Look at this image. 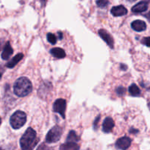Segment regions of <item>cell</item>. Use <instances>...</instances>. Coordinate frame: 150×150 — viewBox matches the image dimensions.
Returning a JSON list of instances; mask_svg holds the SVG:
<instances>
[{"label": "cell", "mask_w": 150, "mask_h": 150, "mask_svg": "<svg viewBox=\"0 0 150 150\" xmlns=\"http://www.w3.org/2000/svg\"><path fill=\"white\" fill-rule=\"evenodd\" d=\"M37 150H53V149H51V148H50L49 146H46L45 144H41L38 149H37Z\"/></svg>", "instance_id": "44dd1931"}, {"label": "cell", "mask_w": 150, "mask_h": 150, "mask_svg": "<svg viewBox=\"0 0 150 150\" xmlns=\"http://www.w3.org/2000/svg\"><path fill=\"white\" fill-rule=\"evenodd\" d=\"M62 133H63V130L60 126H54L47 133L46 136V142L49 144L56 143L60 139Z\"/></svg>", "instance_id": "277c9868"}, {"label": "cell", "mask_w": 150, "mask_h": 150, "mask_svg": "<svg viewBox=\"0 0 150 150\" xmlns=\"http://www.w3.org/2000/svg\"><path fill=\"white\" fill-rule=\"evenodd\" d=\"M13 49L12 48L11 45H10V42H7L5 44L3 49L2 53H1V58L4 60H7L10 57V56L13 54Z\"/></svg>", "instance_id": "7c38bea8"}, {"label": "cell", "mask_w": 150, "mask_h": 150, "mask_svg": "<svg viewBox=\"0 0 150 150\" xmlns=\"http://www.w3.org/2000/svg\"><path fill=\"white\" fill-rule=\"evenodd\" d=\"M1 118H0V125H1Z\"/></svg>", "instance_id": "4dcf8cb0"}, {"label": "cell", "mask_w": 150, "mask_h": 150, "mask_svg": "<svg viewBox=\"0 0 150 150\" xmlns=\"http://www.w3.org/2000/svg\"><path fill=\"white\" fill-rule=\"evenodd\" d=\"M58 36H59V38H60V39H62V38H63V35H62V33L61 32H58Z\"/></svg>", "instance_id": "d4e9b609"}, {"label": "cell", "mask_w": 150, "mask_h": 150, "mask_svg": "<svg viewBox=\"0 0 150 150\" xmlns=\"http://www.w3.org/2000/svg\"><path fill=\"white\" fill-rule=\"evenodd\" d=\"M26 122V115L24 111H17L11 116L10 123L11 127L15 130L21 128Z\"/></svg>", "instance_id": "3957f363"}, {"label": "cell", "mask_w": 150, "mask_h": 150, "mask_svg": "<svg viewBox=\"0 0 150 150\" xmlns=\"http://www.w3.org/2000/svg\"><path fill=\"white\" fill-rule=\"evenodd\" d=\"M131 27L136 32H143L146 29V24L144 21L135 20L131 23Z\"/></svg>", "instance_id": "8fae6325"}, {"label": "cell", "mask_w": 150, "mask_h": 150, "mask_svg": "<svg viewBox=\"0 0 150 150\" xmlns=\"http://www.w3.org/2000/svg\"><path fill=\"white\" fill-rule=\"evenodd\" d=\"M0 150H6V149H3V148H0Z\"/></svg>", "instance_id": "f546056e"}, {"label": "cell", "mask_w": 150, "mask_h": 150, "mask_svg": "<svg viewBox=\"0 0 150 150\" xmlns=\"http://www.w3.org/2000/svg\"><path fill=\"white\" fill-rule=\"evenodd\" d=\"M141 42H142L144 45H146V46L149 47L150 48V38L149 37H146V38H144L141 40Z\"/></svg>", "instance_id": "ffe728a7"}, {"label": "cell", "mask_w": 150, "mask_h": 150, "mask_svg": "<svg viewBox=\"0 0 150 150\" xmlns=\"http://www.w3.org/2000/svg\"><path fill=\"white\" fill-rule=\"evenodd\" d=\"M23 57H24V54H21V53H19V54H18L17 55L15 56V57H13V58L9 62H7V65L6 66H7L8 68H13V67H14L15 66H16V64H17L18 63H19V62L23 59Z\"/></svg>", "instance_id": "4fadbf2b"}, {"label": "cell", "mask_w": 150, "mask_h": 150, "mask_svg": "<svg viewBox=\"0 0 150 150\" xmlns=\"http://www.w3.org/2000/svg\"><path fill=\"white\" fill-rule=\"evenodd\" d=\"M145 16L146 17V18L150 21V12H149L146 15H145Z\"/></svg>", "instance_id": "cb8c5ba5"}, {"label": "cell", "mask_w": 150, "mask_h": 150, "mask_svg": "<svg viewBox=\"0 0 150 150\" xmlns=\"http://www.w3.org/2000/svg\"><path fill=\"white\" fill-rule=\"evenodd\" d=\"M99 35L101 37V39L109 45L111 48H113L114 46V41H113V38H112L111 35L105 30V29H99Z\"/></svg>", "instance_id": "52a82bcc"}, {"label": "cell", "mask_w": 150, "mask_h": 150, "mask_svg": "<svg viewBox=\"0 0 150 150\" xmlns=\"http://www.w3.org/2000/svg\"><path fill=\"white\" fill-rule=\"evenodd\" d=\"M125 92V89L124 87H121V86H120V87H119L117 89V93L118 95H124Z\"/></svg>", "instance_id": "7402d4cb"}, {"label": "cell", "mask_w": 150, "mask_h": 150, "mask_svg": "<svg viewBox=\"0 0 150 150\" xmlns=\"http://www.w3.org/2000/svg\"><path fill=\"white\" fill-rule=\"evenodd\" d=\"M47 40L51 44V45H54L57 42V38L55 35L52 33H48L46 35Z\"/></svg>", "instance_id": "ac0fdd59"}, {"label": "cell", "mask_w": 150, "mask_h": 150, "mask_svg": "<svg viewBox=\"0 0 150 150\" xmlns=\"http://www.w3.org/2000/svg\"><path fill=\"white\" fill-rule=\"evenodd\" d=\"M149 110H150V103H149Z\"/></svg>", "instance_id": "f1b7e54d"}, {"label": "cell", "mask_w": 150, "mask_h": 150, "mask_svg": "<svg viewBox=\"0 0 150 150\" xmlns=\"http://www.w3.org/2000/svg\"><path fill=\"white\" fill-rule=\"evenodd\" d=\"M112 15L116 17H119V16H123L127 13V10L125 7L123 5H119V6H115V7H112L111 10Z\"/></svg>", "instance_id": "9c48e42d"}, {"label": "cell", "mask_w": 150, "mask_h": 150, "mask_svg": "<svg viewBox=\"0 0 150 150\" xmlns=\"http://www.w3.org/2000/svg\"><path fill=\"white\" fill-rule=\"evenodd\" d=\"M38 143V139L36 132L32 127H29L20 139L21 150H33Z\"/></svg>", "instance_id": "6da1fadb"}, {"label": "cell", "mask_w": 150, "mask_h": 150, "mask_svg": "<svg viewBox=\"0 0 150 150\" xmlns=\"http://www.w3.org/2000/svg\"><path fill=\"white\" fill-rule=\"evenodd\" d=\"M132 140L127 136H124L117 140L116 143V146L117 149L121 150H126L130 146Z\"/></svg>", "instance_id": "8992f818"}, {"label": "cell", "mask_w": 150, "mask_h": 150, "mask_svg": "<svg viewBox=\"0 0 150 150\" xmlns=\"http://www.w3.org/2000/svg\"><path fill=\"white\" fill-rule=\"evenodd\" d=\"M1 42H0V51H1Z\"/></svg>", "instance_id": "83f0119b"}, {"label": "cell", "mask_w": 150, "mask_h": 150, "mask_svg": "<svg viewBox=\"0 0 150 150\" xmlns=\"http://www.w3.org/2000/svg\"><path fill=\"white\" fill-rule=\"evenodd\" d=\"M79 138L78 137L76 133L73 130H71V131L69 132V135H68L66 142H74V143H76L77 142H79Z\"/></svg>", "instance_id": "e0dca14e"}, {"label": "cell", "mask_w": 150, "mask_h": 150, "mask_svg": "<svg viewBox=\"0 0 150 150\" xmlns=\"http://www.w3.org/2000/svg\"><path fill=\"white\" fill-rule=\"evenodd\" d=\"M114 121L111 117H107L102 124V130L104 133H110L114 127Z\"/></svg>", "instance_id": "30bf717a"}, {"label": "cell", "mask_w": 150, "mask_h": 150, "mask_svg": "<svg viewBox=\"0 0 150 150\" xmlns=\"http://www.w3.org/2000/svg\"><path fill=\"white\" fill-rule=\"evenodd\" d=\"M51 55L57 59H63L66 57V53L63 49L60 48H54L50 51Z\"/></svg>", "instance_id": "5bb4252c"}, {"label": "cell", "mask_w": 150, "mask_h": 150, "mask_svg": "<svg viewBox=\"0 0 150 150\" xmlns=\"http://www.w3.org/2000/svg\"><path fill=\"white\" fill-rule=\"evenodd\" d=\"M149 1H142L140 2L137 3L135 5H134L132 7V11L135 13H141L146 11L148 9Z\"/></svg>", "instance_id": "ba28073f"}, {"label": "cell", "mask_w": 150, "mask_h": 150, "mask_svg": "<svg viewBox=\"0 0 150 150\" xmlns=\"http://www.w3.org/2000/svg\"><path fill=\"white\" fill-rule=\"evenodd\" d=\"M32 90V85L30 81L26 77H21L16 81L13 86L15 95L18 97H25L30 94Z\"/></svg>", "instance_id": "7a4b0ae2"}, {"label": "cell", "mask_w": 150, "mask_h": 150, "mask_svg": "<svg viewBox=\"0 0 150 150\" xmlns=\"http://www.w3.org/2000/svg\"><path fill=\"white\" fill-rule=\"evenodd\" d=\"M129 92L132 96L134 97H138L141 95V90H140L139 87L135 83L130 85V86L129 87Z\"/></svg>", "instance_id": "2e32d148"}, {"label": "cell", "mask_w": 150, "mask_h": 150, "mask_svg": "<svg viewBox=\"0 0 150 150\" xmlns=\"http://www.w3.org/2000/svg\"><path fill=\"white\" fill-rule=\"evenodd\" d=\"M99 119H100V117H99H99H97V118H96V121L94 122V128H95V130H96V129L97 121H98V120H99Z\"/></svg>", "instance_id": "603a6c76"}, {"label": "cell", "mask_w": 150, "mask_h": 150, "mask_svg": "<svg viewBox=\"0 0 150 150\" xmlns=\"http://www.w3.org/2000/svg\"><path fill=\"white\" fill-rule=\"evenodd\" d=\"M1 75H2V70H1V69H0V79H1Z\"/></svg>", "instance_id": "4316f807"}, {"label": "cell", "mask_w": 150, "mask_h": 150, "mask_svg": "<svg viewBox=\"0 0 150 150\" xmlns=\"http://www.w3.org/2000/svg\"><path fill=\"white\" fill-rule=\"evenodd\" d=\"M79 145L74 142H66L64 144L61 145L60 150H79Z\"/></svg>", "instance_id": "9a60e30c"}, {"label": "cell", "mask_w": 150, "mask_h": 150, "mask_svg": "<svg viewBox=\"0 0 150 150\" xmlns=\"http://www.w3.org/2000/svg\"><path fill=\"white\" fill-rule=\"evenodd\" d=\"M66 101L64 99H57L54 102L53 105V111L55 113H58L61 115L63 119L66 117Z\"/></svg>", "instance_id": "5b68a950"}, {"label": "cell", "mask_w": 150, "mask_h": 150, "mask_svg": "<svg viewBox=\"0 0 150 150\" xmlns=\"http://www.w3.org/2000/svg\"><path fill=\"white\" fill-rule=\"evenodd\" d=\"M96 4L98 7H101V8H104V7H107V4H109L108 1H105V0H99V1H96Z\"/></svg>", "instance_id": "d6986e66"}, {"label": "cell", "mask_w": 150, "mask_h": 150, "mask_svg": "<svg viewBox=\"0 0 150 150\" xmlns=\"http://www.w3.org/2000/svg\"><path fill=\"white\" fill-rule=\"evenodd\" d=\"M130 132H132V133H138V130H130Z\"/></svg>", "instance_id": "484cf974"}]
</instances>
